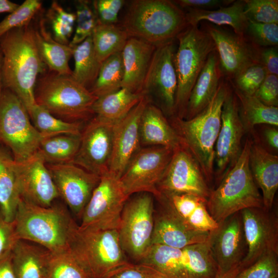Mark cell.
I'll return each instance as SVG.
<instances>
[{"mask_svg":"<svg viewBox=\"0 0 278 278\" xmlns=\"http://www.w3.org/2000/svg\"><path fill=\"white\" fill-rule=\"evenodd\" d=\"M103 278H167L153 267L142 263L129 262L108 273Z\"/></svg>","mask_w":278,"mask_h":278,"instance_id":"cell-49","label":"cell"},{"mask_svg":"<svg viewBox=\"0 0 278 278\" xmlns=\"http://www.w3.org/2000/svg\"><path fill=\"white\" fill-rule=\"evenodd\" d=\"M45 20L41 19L38 27L33 28L34 38L39 55L49 71L60 75H72L69 61L73 56V47L56 41L45 26Z\"/></svg>","mask_w":278,"mask_h":278,"instance_id":"cell-29","label":"cell"},{"mask_svg":"<svg viewBox=\"0 0 278 278\" xmlns=\"http://www.w3.org/2000/svg\"><path fill=\"white\" fill-rule=\"evenodd\" d=\"M80 135L61 134L43 137L37 152L46 164L73 163L79 148Z\"/></svg>","mask_w":278,"mask_h":278,"instance_id":"cell-35","label":"cell"},{"mask_svg":"<svg viewBox=\"0 0 278 278\" xmlns=\"http://www.w3.org/2000/svg\"><path fill=\"white\" fill-rule=\"evenodd\" d=\"M0 278H16L13 269L11 256L0 261Z\"/></svg>","mask_w":278,"mask_h":278,"instance_id":"cell-56","label":"cell"},{"mask_svg":"<svg viewBox=\"0 0 278 278\" xmlns=\"http://www.w3.org/2000/svg\"><path fill=\"white\" fill-rule=\"evenodd\" d=\"M163 146L140 148L131 159L119 180L125 194L147 193L156 198L160 194L157 185L173 154Z\"/></svg>","mask_w":278,"mask_h":278,"instance_id":"cell-13","label":"cell"},{"mask_svg":"<svg viewBox=\"0 0 278 278\" xmlns=\"http://www.w3.org/2000/svg\"><path fill=\"white\" fill-rule=\"evenodd\" d=\"M157 198L160 206L154 213L152 245L182 248L208 240L210 232L197 230L191 227L162 194Z\"/></svg>","mask_w":278,"mask_h":278,"instance_id":"cell-22","label":"cell"},{"mask_svg":"<svg viewBox=\"0 0 278 278\" xmlns=\"http://www.w3.org/2000/svg\"><path fill=\"white\" fill-rule=\"evenodd\" d=\"M76 7V29L69 45L72 47L79 44L92 36L97 22L93 6L88 1H77Z\"/></svg>","mask_w":278,"mask_h":278,"instance_id":"cell-43","label":"cell"},{"mask_svg":"<svg viewBox=\"0 0 278 278\" xmlns=\"http://www.w3.org/2000/svg\"><path fill=\"white\" fill-rule=\"evenodd\" d=\"M14 167L21 199L49 207L59 196L45 161L37 152L26 160H14Z\"/></svg>","mask_w":278,"mask_h":278,"instance_id":"cell-21","label":"cell"},{"mask_svg":"<svg viewBox=\"0 0 278 278\" xmlns=\"http://www.w3.org/2000/svg\"><path fill=\"white\" fill-rule=\"evenodd\" d=\"M0 49L3 88L12 92L29 113L36 104L38 77L44 73L46 66L37 47L33 27L29 25L8 31L0 37Z\"/></svg>","mask_w":278,"mask_h":278,"instance_id":"cell-1","label":"cell"},{"mask_svg":"<svg viewBox=\"0 0 278 278\" xmlns=\"http://www.w3.org/2000/svg\"><path fill=\"white\" fill-rule=\"evenodd\" d=\"M208 241L219 272H225L240 265L247 253V246L240 212L210 232Z\"/></svg>","mask_w":278,"mask_h":278,"instance_id":"cell-23","label":"cell"},{"mask_svg":"<svg viewBox=\"0 0 278 278\" xmlns=\"http://www.w3.org/2000/svg\"><path fill=\"white\" fill-rule=\"evenodd\" d=\"M172 1L182 9L211 10L228 6L234 0H175Z\"/></svg>","mask_w":278,"mask_h":278,"instance_id":"cell-53","label":"cell"},{"mask_svg":"<svg viewBox=\"0 0 278 278\" xmlns=\"http://www.w3.org/2000/svg\"><path fill=\"white\" fill-rule=\"evenodd\" d=\"M188 26L185 11L170 0H133L122 28L129 38L156 47L174 40Z\"/></svg>","mask_w":278,"mask_h":278,"instance_id":"cell-4","label":"cell"},{"mask_svg":"<svg viewBox=\"0 0 278 278\" xmlns=\"http://www.w3.org/2000/svg\"><path fill=\"white\" fill-rule=\"evenodd\" d=\"M251 142L246 139L238 159L206 199L208 211L218 223L244 209L264 207L249 166Z\"/></svg>","mask_w":278,"mask_h":278,"instance_id":"cell-5","label":"cell"},{"mask_svg":"<svg viewBox=\"0 0 278 278\" xmlns=\"http://www.w3.org/2000/svg\"><path fill=\"white\" fill-rule=\"evenodd\" d=\"M44 278H91L89 273L70 250L50 254Z\"/></svg>","mask_w":278,"mask_h":278,"instance_id":"cell-41","label":"cell"},{"mask_svg":"<svg viewBox=\"0 0 278 278\" xmlns=\"http://www.w3.org/2000/svg\"><path fill=\"white\" fill-rule=\"evenodd\" d=\"M14 162L12 155L0 145V212L9 222L13 221L21 199Z\"/></svg>","mask_w":278,"mask_h":278,"instance_id":"cell-33","label":"cell"},{"mask_svg":"<svg viewBox=\"0 0 278 278\" xmlns=\"http://www.w3.org/2000/svg\"><path fill=\"white\" fill-rule=\"evenodd\" d=\"M53 38L58 42L68 45L76 22L75 13L65 10L57 1H53L46 13Z\"/></svg>","mask_w":278,"mask_h":278,"instance_id":"cell-42","label":"cell"},{"mask_svg":"<svg viewBox=\"0 0 278 278\" xmlns=\"http://www.w3.org/2000/svg\"><path fill=\"white\" fill-rule=\"evenodd\" d=\"M19 5L8 0H0V13L4 12L11 13L14 11Z\"/></svg>","mask_w":278,"mask_h":278,"instance_id":"cell-57","label":"cell"},{"mask_svg":"<svg viewBox=\"0 0 278 278\" xmlns=\"http://www.w3.org/2000/svg\"><path fill=\"white\" fill-rule=\"evenodd\" d=\"M149 102V98L145 95L126 116L114 125L113 150L109 172L118 179L141 148L140 120Z\"/></svg>","mask_w":278,"mask_h":278,"instance_id":"cell-24","label":"cell"},{"mask_svg":"<svg viewBox=\"0 0 278 278\" xmlns=\"http://www.w3.org/2000/svg\"><path fill=\"white\" fill-rule=\"evenodd\" d=\"M249 166L254 180L261 190L264 207L271 210L278 189V156L252 141Z\"/></svg>","mask_w":278,"mask_h":278,"instance_id":"cell-25","label":"cell"},{"mask_svg":"<svg viewBox=\"0 0 278 278\" xmlns=\"http://www.w3.org/2000/svg\"><path fill=\"white\" fill-rule=\"evenodd\" d=\"M235 278H278V254L266 253L242 269Z\"/></svg>","mask_w":278,"mask_h":278,"instance_id":"cell-46","label":"cell"},{"mask_svg":"<svg viewBox=\"0 0 278 278\" xmlns=\"http://www.w3.org/2000/svg\"><path fill=\"white\" fill-rule=\"evenodd\" d=\"M138 263L153 267L167 278H215L218 272L208 240L182 248L152 245Z\"/></svg>","mask_w":278,"mask_h":278,"instance_id":"cell-8","label":"cell"},{"mask_svg":"<svg viewBox=\"0 0 278 278\" xmlns=\"http://www.w3.org/2000/svg\"><path fill=\"white\" fill-rule=\"evenodd\" d=\"M176 39L178 46L174 63L178 85L175 116L184 119L190 92L216 47L210 35L198 25H188Z\"/></svg>","mask_w":278,"mask_h":278,"instance_id":"cell-7","label":"cell"},{"mask_svg":"<svg viewBox=\"0 0 278 278\" xmlns=\"http://www.w3.org/2000/svg\"><path fill=\"white\" fill-rule=\"evenodd\" d=\"M58 190L72 211L81 218L100 177L73 164L46 165Z\"/></svg>","mask_w":278,"mask_h":278,"instance_id":"cell-20","label":"cell"},{"mask_svg":"<svg viewBox=\"0 0 278 278\" xmlns=\"http://www.w3.org/2000/svg\"><path fill=\"white\" fill-rule=\"evenodd\" d=\"M50 252L43 247L19 240L11 253L16 278H44Z\"/></svg>","mask_w":278,"mask_h":278,"instance_id":"cell-32","label":"cell"},{"mask_svg":"<svg viewBox=\"0 0 278 278\" xmlns=\"http://www.w3.org/2000/svg\"><path fill=\"white\" fill-rule=\"evenodd\" d=\"M128 199L125 204L117 231L125 253L139 263L152 246L153 199L151 194L147 193H141Z\"/></svg>","mask_w":278,"mask_h":278,"instance_id":"cell-11","label":"cell"},{"mask_svg":"<svg viewBox=\"0 0 278 278\" xmlns=\"http://www.w3.org/2000/svg\"><path fill=\"white\" fill-rule=\"evenodd\" d=\"M2 65H3V55L0 49V98L3 90V84L2 81Z\"/></svg>","mask_w":278,"mask_h":278,"instance_id":"cell-59","label":"cell"},{"mask_svg":"<svg viewBox=\"0 0 278 278\" xmlns=\"http://www.w3.org/2000/svg\"><path fill=\"white\" fill-rule=\"evenodd\" d=\"M245 132L238 100L230 84L222 108L220 128L214 149V178L217 183L239 156Z\"/></svg>","mask_w":278,"mask_h":278,"instance_id":"cell-15","label":"cell"},{"mask_svg":"<svg viewBox=\"0 0 278 278\" xmlns=\"http://www.w3.org/2000/svg\"><path fill=\"white\" fill-rule=\"evenodd\" d=\"M115 123L97 116L93 118L81 132L79 148L73 163L100 177L108 173Z\"/></svg>","mask_w":278,"mask_h":278,"instance_id":"cell-18","label":"cell"},{"mask_svg":"<svg viewBox=\"0 0 278 278\" xmlns=\"http://www.w3.org/2000/svg\"><path fill=\"white\" fill-rule=\"evenodd\" d=\"M242 269V268L240 265H239L225 272L218 271L215 278H235Z\"/></svg>","mask_w":278,"mask_h":278,"instance_id":"cell-58","label":"cell"},{"mask_svg":"<svg viewBox=\"0 0 278 278\" xmlns=\"http://www.w3.org/2000/svg\"><path fill=\"white\" fill-rule=\"evenodd\" d=\"M93 6L98 20L103 24H114L119 11L125 3L124 0H96Z\"/></svg>","mask_w":278,"mask_h":278,"instance_id":"cell-50","label":"cell"},{"mask_svg":"<svg viewBox=\"0 0 278 278\" xmlns=\"http://www.w3.org/2000/svg\"><path fill=\"white\" fill-rule=\"evenodd\" d=\"M42 6L39 0H26L0 22V37L8 31L30 25Z\"/></svg>","mask_w":278,"mask_h":278,"instance_id":"cell-44","label":"cell"},{"mask_svg":"<svg viewBox=\"0 0 278 278\" xmlns=\"http://www.w3.org/2000/svg\"><path fill=\"white\" fill-rule=\"evenodd\" d=\"M124 75L121 52L117 53L101 63L97 78L89 90L97 97L115 92L121 88Z\"/></svg>","mask_w":278,"mask_h":278,"instance_id":"cell-39","label":"cell"},{"mask_svg":"<svg viewBox=\"0 0 278 278\" xmlns=\"http://www.w3.org/2000/svg\"><path fill=\"white\" fill-rule=\"evenodd\" d=\"M33 125L43 137L61 134L80 135V123L60 119L37 103L28 113Z\"/></svg>","mask_w":278,"mask_h":278,"instance_id":"cell-40","label":"cell"},{"mask_svg":"<svg viewBox=\"0 0 278 278\" xmlns=\"http://www.w3.org/2000/svg\"><path fill=\"white\" fill-rule=\"evenodd\" d=\"M70 250L91 278H103L112 270L128 262L117 230L82 229L78 226Z\"/></svg>","mask_w":278,"mask_h":278,"instance_id":"cell-9","label":"cell"},{"mask_svg":"<svg viewBox=\"0 0 278 278\" xmlns=\"http://www.w3.org/2000/svg\"><path fill=\"white\" fill-rule=\"evenodd\" d=\"M176 50L174 40L156 47L142 88L146 95L154 93L160 109L170 116L175 115L178 85L174 63Z\"/></svg>","mask_w":278,"mask_h":278,"instance_id":"cell-19","label":"cell"},{"mask_svg":"<svg viewBox=\"0 0 278 278\" xmlns=\"http://www.w3.org/2000/svg\"><path fill=\"white\" fill-rule=\"evenodd\" d=\"M156 46L142 40L129 38L121 56L124 75L121 88L142 92L144 80Z\"/></svg>","mask_w":278,"mask_h":278,"instance_id":"cell-26","label":"cell"},{"mask_svg":"<svg viewBox=\"0 0 278 278\" xmlns=\"http://www.w3.org/2000/svg\"><path fill=\"white\" fill-rule=\"evenodd\" d=\"M129 198L118 178L109 172L101 176L83 210L79 228L117 230L125 204Z\"/></svg>","mask_w":278,"mask_h":278,"instance_id":"cell-12","label":"cell"},{"mask_svg":"<svg viewBox=\"0 0 278 278\" xmlns=\"http://www.w3.org/2000/svg\"><path fill=\"white\" fill-rule=\"evenodd\" d=\"M231 85L237 97L239 114L245 126L251 128L265 124L277 127L278 107L267 106L254 95L245 94Z\"/></svg>","mask_w":278,"mask_h":278,"instance_id":"cell-36","label":"cell"},{"mask_svg":"<svg viewBox=\"0 0 278 278\" xmlns=\"http://www.w3.org/2000/svg\"><path fill=\"white\" fill-rule=\"evenodd\" d=\"M244 7L245 0H237L214 10L187 9L185 12L188 25H198L204 21L218 26H229L236 34L246 36L249 20L245 14Z\"/></svg>","mask_w":278,"mask_h":278,"instance_id":"cell-30","label":"cell"},{"mask_svg":"<svg viewBox=\"0 0 278 278\" xmlns=\"http://www.w3.org/2000/svg\"><path fill=\"white\" fill-rule=\"evenodd\" d=\"M230 86L222 78L210 103L194 117L173 116L171 125L199 164L210 185L214 179V149L221 125L222 106Z\"/></svg>","mask_w":278,"mask_h":278,"instance_id":"cell-3","label":"cell"},{"mask_svg":"<svg viewBox=\"0 0 278 278\" xmlns=\"http://www.w3.org/2000/svg\"><path fill=\"white\" fill-rule=\"evenodd\" d=\"M244 13L249 21L278 24V1L245 0Z\"/></svg>","mask_w":278,"mask_h":278,"instance_id":"cell-45","label":"cell"},{"mask_svg":"<svg viewBox=\"0 0 278 278\" xmlns=\"http://www.w3.org/2000/svg\"><path fill=\"white\" fill-rule=\"evenodd\" d=\"M157 189L160 194H190L206 199L211 190L199 164L184 145L173 150Z\"/></svg>","mask_w":278,"mask_h":278,"instance_id":"cell-16","label":"cell"},{"mask_svg":"<svg viewBox=\"0 0 278 278\" xmlns=\"http://www.w3.org/2000/svg\"><path fill=\"white\" fill-rule=\"evenodd\" d=\"M246 35L259 47H276L278 44V24L260 23L249 20Z\"/></svg>","mask_w":278,"mask_h":278,"instance_id":"cell-48","label":"cell"},{"mask_svg":"<svg viewBox=\"0 0 278 278\" xmlns=\"http://www.w3.org/2000/svg\"><path fill=\"white\" fill-rule=\"evenodd\" d=\"M276 127L272 126L266 128L264 132L267 143L275 150L278 149V130Z\"/></svg>","mask_w":278,"mask_h":278,"instance_id":"cell-55","label":"cell"},{"mask_svg":"<svg viewBox=\"0 0 278 278\" xmlns=\"http://www.w3.org/2000/svg\"><path fill=\"white\" fill-rule=\"evenodd\" d=\"M216 50L211 53L190 92L184 119H190L211 101L223 78Z\"/></svg>","mask_w":278,"mask_h":278,"instance_id":"cell-28","label":"cell"},{"mask_svg":"<svg viewBox=\"0 0 278 278\" xmlns=\"http://www.w3.org/2000/svg\"><path fill=\"white\" fill-rule=\"evenodd\" d=\"M140 135L141 145L144 147L163 146L174 150L184 145L164 113L150 102L141 117Z\"/></svg>","mask_w":278,"mask_h":278,"instance_id":"cell-27","label":"cell"},{"mask_svg":"<svg viewBox=\"0 0 278 278\" xmlns=\"http://www.w3.org/2000/svg\"><path fill=\"white\" fill-rule=\"evenodd\" d=\"M202 27L215 43L220 67L225 79L232 80L248 67L261 64L262 47L246 35L237 34L208 22L203 23Z\"/></svg>","mask_w":278,"mask_h":278,"instance_id":"cell-14","label":"cell"},{"mask_svg":"<svg viewBox=\"0 0 278 278\" xmlns=\"http://www.w3.org/2000/svg\"><path fill=\"white\" fill-rule=\"evenodd\" d=\"M91 37L96 56L101 63L111 56L121 52L129 38L121 27L103 24L98 20Z\"/></svg>","mask_w":278,"mask_h":278,"instance_id":"cell-37","label":"cell"},{"mask_svg":"<svg viewBox=\"0 0 278 278\" xmlns=\"http://www.w3.org/2000/svg\"><path fill=\"white\" fill-rule=\"evenodd\" d=\"M38 78L36 103L54 116L75 122L88 119L94 114L93 105L98 97L77 82L71 75L49 71Z\"/></svg>","mask_w":278,"mask_h":278,"instance_id":"cell-6","label":"cell"},{"mask_svg":"<svg viewBox=\"0 0 278 278\" xmlns=\"http://www.w3.org/2000/svg\"><path fill=\"white\" fill-rule=\"evenodd\" d=\"M43 138L30 122L20 99L3 88L0 98V145L11 150L14 160H27L38 151Z\"/></svg>","mask_w":278,"mask_h":278,"instance_id":"cell-10","label":"cell"},{"mask_svg":"<svg viewBox=\"0 0 278 278\" xmlns=\"http://www.w3.org/2000/svg\"><path fill=\"white\" fill-rule=\"evenodd\" d=\"M13 223L18 239L37 243L53 253L70 249L79 226L63 207H43L22 199Z\"/></svg>","mask_w":278,"mask_h":278,"instance_id":"cell-2","label":"cell"},{"mask_svg":"<svg viewBox=\"0 0 278 278\" xmlns=\"http://www.w3.org/2000/svg\"><path fill=\"white\" fill-rule=\"evenodd\" d=\"M253 95L267 106L278 107V76L267 74Z\"/></svg>","mask_w":278,"mask_h":278,"instance_id":"cell-52","label":"cell"},{"mask_svg":"<svg viewBox=\"0 0 278 278\" xmlns=\"http://www.w3.org/2000/svg\"><path fill=\"white\" fill-rule=\"evenodd\" d=\"M267 73L261 64L251 65L236 76L230 83L241 92L253 95L264 80Z\"/></svg>","mask_w":278,"mask_h":278,"instance_id":"cell-47","label":"cell"},{"mask_svg":"<svg viewBox=\"0 0 278 278\" xmlns=\"http://www.w3.org/2000/svg\"><path fill=\"white\" fill-rule=\"evenodd\" d=\"M161 194L193 228L210 232L218 228L219 223L208 211L206 199L190 194Z\"/></svg>","mask_w":278,"mask_h":278,"instance_id":"cell-31","label":"cell"},{"mask_svg":"<svg viewBox=\"0 0 278 278\" xmlns=\"http://www.w3.org/2000/svg\"><path fill=\"white\" fill-rule=\"evenodd\" d=\"M75 61L72 77L78 83L88 89L96 80L101 63L96 56L90 36L73 47Z\"/></svg>","mask_w":278,"mask_h":278,"instance_id":"cell-38","label":"cell"},{"mask_svg":"<svg viewBox=\"0 0 278 278\" xmlns=\"http://www.w3.org/2000/svg\"><path fill=\"white\" fill-rule=\"evenodd\" d=\"M260 62L267 74L278 76V52L276 47H262L260 51Z\"/></svg>","mask_w":278,"mask_h":278,"instance_id":"cell-54","label":"cell"},{"mask_svg":"<svg viewBox=\"0 0 278 278\" xmlns=\"http://www.w3.org/2000/svg\"><path fill=\"white\" fill-rule=\"evenodd\" d=\"M146 95L126 88L98 97L93 111L96 116L115 123L126 116Z\"/></svg>","mask_w":278,"mask_h":278,"instance_id":"cell-34","label":"cell"},{"mask_svg":"<svg viewBox=\"0 0 278 278\" xmlns=\"http://www.w3.org/2000/svg\"><path fill=\"white\" fill-rule=\"evenodd\" d=\"M19 240L13 221L6 220L0 212V261L11 256Z\"/></svg>","mask_w":278,"mask_h":278,"instance_id":"cell-51","label":"cell"},{"mask_svg":"<svg viewBox=\"0 0 278 278\" xmlns=\"http://www.w3.org/2000/svg\"><path fill=\"white\" fill-rule=\"evenodd\" d=\"M247 246V253L240 263L246 268L268 253L278 254V218L272 209L251 207L240 212Z\"/></svg>","mask_w":278,"mask_h":278,"instance_id":"cell-17","label":"cell"}]
</instances>
